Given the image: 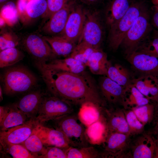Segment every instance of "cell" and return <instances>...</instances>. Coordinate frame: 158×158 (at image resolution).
<instances>
[{"label":"cell","mask_w":158,"mask_h":158,"mask_svg":"<svg viewBox=\"0 0 158 158\" xmlns=\"http://www.w3.org/2000/svg\"><path fill=\"white\" fill-rule=\"evenodd\" d=\"M51 95L72 105L88 102L105 107L107 103L102 97L93 77L85 71L75 73L49 69L35 62Z\"/></svg>","instance_id":"6da1fadb"},{"label":"cell","mask_w":158,"mask_h":158,"mask_svg":"<svg viewBox=\"0 0 158 158\" xmlns=\"http://www.w3.org/2000/svg\"><path fill=\"white\" fill-rule=\"evenodd\" d=\"M3 92L7 95L14 96L26 93L34 89L38 84L36 75L25 66H11L1 75Z\"/></svg>","instance_id":"7a4b0ae2"},{"label":"cell","mask_w":158,"mask_h":158,"mask_svg":"<svg viewBox=\"0 0 158 158\" xmlns=\"http://www.w3.org/2000/svg\"><path fill=\"white\" fill-rule=\"evenodd\" d=\"M150 19L147 5L135 20L121 44L126 56L136 51L150 35L152 29Z\"/></svg>","instance_id":"3957f363"},{"label":"cell","mask_w":158,"mask_h":158,"mask_svg":"<svg viewBox=\"0 0 158 158\" xmlns=\"http://www.w3.org/2000/svg\"><path fill=\"white\" fill-rule=\"evenodd\" d=\"M147 6L145 1L133 0L126 13L109 27L108 42L110 48L116 51L134 21Z\"/></svg>","instance_id":"277c9868"},{"label":"cell","mask_w":158,"mask_h":158,"mask_svg":"<svg viewBox=\"0 0 158 158\" xmlns=\"http://www.w3.org/2000/svg\"><path fill=\"white\" fill-rule=\"evenodd\" d=\"M55 128L62 132L68 139L70 146L81 147L88 146L85 136L86 126L78 115L67 114L53 120Z\"/></svg>","instance_id":"5b68a950"},{"label":"cell","mask_w":158,"mask_h":158,"mask_svg":"<svg viewBox=\"0 0 158 158\" xmlns=\"http://www.w3.org/2000/svg\"><path fill=\"white\" fill-rule=\"evenodd\" d=\"M72 105L68 102L54 96L45 95L37 115L34 120L36 125L53 120L63 115L73 113Z\"/></svg>","instance_id":"8992f818"},{"label":"cell","mask_w":158,"mask_h":158,"mask_svg":"<svg viewBox=\"0 0 158 158\" xmlns=\"http://www.w3.org/2000/svg\"><path fill=\"white\" fill-rule=\"evenodd\" d=\"M20 44L23 49L34 59L35 62H47L57 57L43 36L37 33L27 34L20 40Z\"/></svg>","instance_id":"52a82bcc"},{"label":"cell","mask_w":158,"mask_h":158,"mask_svg":"<svg viewBox=\"0 0 158 158\" xmlns=\"http://www.w3.org/2000/svg\"><path fill=\"white\" fill-rule=\"evenodd\" d=\"M85 11L86 20L78 42L83 41L95 48H100L104 35L102 17L99 12L97 11Z\"/></svg>","instance_id":"ba28073f"},{"label":"cell","mask_w":158,"mask_h":158,"mask_svg":"<svg viewBox=\"0 0 158 158\" xmlns=\"http://www.w3.org/2000/svg\"><path fill=\"white\" fill-rule=\"evenodd\" d=\"M75 4V0H70L62 8L54 13L44 24L42 32L47 36L61 35Z\"/></svg>","instance_id":"9c48e42d"},{"label":"cell","mask_w":158,"mask_h":158,"mask_svg":"<svg viewBox=\"0 0 158 158\" xmlns=\"http://www.w3.org/2000/svg\"><path fill=\"white\" fill-rule=\"evenodd\" d=\"M71 12L61 35L75 44L82 35L86 20L85 11L81 6H75Z\"/></svg>","instance_id":"30bf717a"},{"label":"cell","mask_w":158,"mask_h":158,"mask_svg":"<svg viewBox=\"0 0 158 158\" xmlns=\"http://www.w3.org/2000/svg\"><path fill=\"white\" fill-rule=\"evenodd\" d=\"M130 136L116 132H108L103 143L104 150L103 152L101 153V157H121L128 148L130 143Z\"/></svg>","instance_id":"8fae6325"},{"label":"cell","mask_w":158,"mask_h":158,"mask_svg":"<svg viewBox=\"0 0 158 158\" xmlns=\"http://www.w3.org/2000/svg\"><path fill=\"white\" fill-rule=\"evenodd\" d=\"M133 69L142 75L158 77V57L136 51L126 56Z\"/></svg>","instance_id":"7c38bea8"},{"label":"cell","mask_w":158,"mask_h":158,"mask_svg":"<svg viewBox=\"0 0 158 158\" xmlns=\"http://www.w3.org/2000/svg\"><path fill=\"white\" fill-rule=\"evenodd\" d=\"M45 95L41 90L34 89L25 93L14 104L30 120H34Z\"/></svg>","instance_id":"4fadbf2b"},{"label":"cell","mask_w":158,"mask_h":158,"mask_svg":"<svg viewBox=\"0 0 158 158\" xmlns=\"http://www.w3.org/2000/svg\"><path fill=\"white\" fill-rule=\"evenodd\" d=\"M98 86L100 94L107 103L122 105L125 88L106 75L100 79Z\"/></svg>","instance_id":"5bb4252c"},{"label":"cell","mask_w":158,"mask_h":158,"mask_svg":"<svg viewBox=\"0 0 158 158\" xmlns=\"http://www.w3.org/2000/svg\"><path fill=\"white\" fill-rule=\"evenodd\" d=\"M35 129L44 145L63 148L70 146L67 137L59 130L45 127L40 124L36 125Z\"/></svg>","instance_id":"9a60e30c"},{"label":"cell","mask_w":158,"mask_h":158,"mask_svg":"<svg viewBox=\"0 0 158 158\" xmlns=\"http://www.w3.org/2000/svg\"><path fill=\"white\" fill-rule=\"evenodd\" d=\"M36 125L34 120H30L25 124L1 131L0 141L9 143L22 144L31 135Z\"/></svg>","instance_id":"2e32d148"},{"label":"cell","mask_w":158,"mask_h":158,"mask_svg":"<svg viewBox=\"0 0 158 158\" xmlns=\"http://www.w3.org/2000/svg\"><path fill=\"white\" fill-rule=\"evenodd\" d=\"M104 115L108 132H116L131 136L124 109L105 108Z\"/></svg>","instance_id":"e0dca14e"},{"label":"cell","mask_w":158,"mask_h":158,"mask_svg":"<svg viewBox=\"0 0 158 158\" xmlns=\"http://www.w3.org/2000/svg\"><path fill=\"white\" fill-rule=\"evenodd\" d=\"M134 0H108L104 11V18L109 27L126 12Z\"/></svg>","instance_id":"ac0fdd59"},{"label":"cell","mask_w":158,"mask_h":158,"mask_svg":"<svg viewBox=\"0 0 158 158\" xmlns=\"http://www.w3.org/2000/svg\"><path fill=\"white\" fill-rule=\"evenodd\" d=\"M154 143L151 138L144 134L130 144V154L128 157L133 158H151L154 157Z\"/></svg>","instance_id":"d6986e66"},{"label":"cell","mask_w":158,"mask_h":158,"mask_svg":"<svg viewBox=\"0 0 158 158\" xmlns=\"http://www.w3.org/2000/svg\"><path fill=\"white\" fill-rule=\"evenodd\" d=\"M132 83L150 100L158 102V77L152 75H142L132 79Z\"/></svg>","instance_id":"ffe728a7"},{"label":"cell","mask_w":158,"mask_h":158,"mask_svg":"<svg viewBox=\"0 0 158 158\" xmlns=\"http://www.w3.org/2000/svg\"><path fill=\"white\" fill-rule=\"evenodd\" d=\"M39 63L49 69L75 73L85 71L86 67L83 63L70 56L64 59L56 58L48 62Z\"/></svg>","instance_id":"44dd1931"},{"label":"cell","mask_w":158,"mask_h":158,"mask_svg":"<svg viewBox=\"0 0 158 158\" xmlns=\"http://www.w3.org/2000/svg\"><path fill=\"white\" fill-rule=\"evenodd\" d=\"M105 109L93 103L86 102L80 106L78 115L87 127L104 117Z\"/></svg>","instance_id":"7402d4cb"},{"label":"cell","mask_w":158,"mask_h":158,"mask_svg":"<svg viewBox=\"0 0 158 158\" xmlns=\"http://www.w3.org/2000/svg\"><path fill=\"white\" fill-rule=\"evenodd\" d=\"M108 130L105 116L86 127L85 135L88 142L100 145L105 141Z\"/></svg>","instance_id":"603a6c76"},{"label":"cell","mask_w":158,"mask_h":158,"mask_svg":"<svg viewBox=\"0 0 158 158\" xmlns=\"http://www.w3.org/2000/svg\"><path fill=\"white\" fill-rule=\"evenodd\" d=\"M8 107L5 114L0 119L1 131L25 124L30 120L14 104Z\"/></svg>","instance_id":"cb8c5ba5"},{"label":"cell","mask_w":158,"mask_h":158,"mask_svg":"<svg viewBox=\"0 0 158 158\" xmlns=\"http://www.w3.org/2000/svg\"><path fill=\"white\" fill-rule=\"evenodd\" d=\"M110 63L107 54L99 48L96 49L92 53L86 66L94 74L106 75Z\"/></svg>","instance_id":"d4e9b609"},{"label":"cell","mask_w":158,"mask_h":158,"mask_svg":"<svg viewBox=\"0 0 158 158\" xmlns=\"http://www.w3.org/2000/svg\"><path fill=\"white\" fill-rule=\"evenodd\" d=\"M57 56L67 57L70 55L76 44L61 35L43 36Z\"/></svg>","instance_id":"484cf974"},{"label":"cell","mask_w":158,"mask_h":158,"mask_svg":"<svg viewBox=\"0 0 158 158\" xmlns=\"http://www.w3.org/2000/svg\"><path fill=\"white\" fill-rule=\"evenodd\" d=\"M150 102V100L144 96L133 84L125 88L122 105L125 109L142 106Z\"/></svg>","instance_id":"4316f807"},{"label":"cell","mask_w":158,"mask_h":158,"mask_svg":"<svg viewBox=\"0 0 158 158\" xmlns=\"http://www.w3.org/2000/svg\"><path fill=\"white\" fill-rule=\"evenodd\" d=\"M106 76L124 88L132 83L129 71L119 64L113 65L111 63Z\"/></svg>","instance_id":"83f0119b"},{"label":"cell","mask_w":158,"mask_h":158,"mask_svg":"<svg viewBox=\"0 0 158 158\" xmlns=\"http://www.w3.org/2000/svg\"><path fill=\"white\" fill-rule=\"evenodd\" d=\"M47 9L46 0H32L28 2L21 15L26 21L31 20L43 16Z\"/></svg>","instance_id":"f1b7e54d"},{"label":"cell","mask_w":158,"mask_h":158,"mask_svg":"<svg viewBox=\"0 0 158 158\" xmlns=\"http://www.w3.org/2000/svg\"><path fill=\"white\" fill-rule=\"evenodd\" d=\"M25 56L24 54L16 47L3 50L0 52V67L12 66L22 60Z\"/></svg>","instance_id":"f546056e"},{"label":"cell","mask_w":158,"mask_h":158,"mask_svg":"<svg viewBox=\"0 0 158 158\" xmlns=\"http://www.w3.org/2000/svg\"><path fill=\"white\" fill-rule=\"evenodd\" d=\"M22 144L37 158L44 154L46 152V148L44 147L35 127L30 136Z\"/></svg>","instance_id":"4dcf8cb0"},{"label":"cell","mask_w":158,"mask_h":158,"mask_svg":"<svg viewBox=\"0 0 158 158\" xmlns=\"http://www.w3.org/2000/svg\"><path fill=\"white\" fill-rule=\"evenodd\" d=\"M67 158H101V153L93 146L81 147L70 146L67 150Z\"/></svg>","instance_id":"1f68e13d"},{"label":"cell","mask_w":158,"mask_h":158,"mask_svg":"<svg viewBox=\"0 0 158 158\" xmlns=\"http://www.w3.org/2000/svg\"><path fill=\"white\" fill-rule=\"evenodd\" d=\"M96 49L86 42L81 41L76 45L69 56L86 66L91 55Z\"/></svg>","instance_id":"d6a6232c"},{"label":"cell","mask_w":158,"mask_h":158,"mask_svg":"<svg viewBox=\"0 0 158 158\" xmlns=\"http://www.w3.org/2000/svg\"><path fill=\"white\" fill-rule=\"evenodd\" d=\"M0 142L5 152L10 154L13 158H37L22 144L9 143L1 141Z\"/></svg>","instance_id":"836d02e7"},{"label":"cell","mask_w":158,"mask_h":158,"mask_svg":"<svg viewBox=\"0 0 158 158\" xmlns=\"http://www.w3.org/2000/svg\"><path fill=\"white\" fill-rule=\"evenodd\" d=\"M131 109L144 126L151 122L154 117V107L150 103L142 106L133 107L131 108Z\"/></svg>","instance_id":"e575fe53"},{"label":"cell","mask_w":158,"mask_h":158,"mask_svg":"<svg viewBox=\"0 0 158 158\" xmlns=\"http://www.w3.org/2000/svg\"><path fill=\"white\" fill-rule=\"evenodd\" d=\"M126 121L128 123L131 136L142 133L145 126L139 120L134 111L131 109H124Z\"/></svg>","instance_id":"d590c367"},{"label":"cell","mask_w":158,"mask_h":158,"mask_svg":"<svg viewBox=\"0 0 158 158\" xmlns=\"http://www.w3.org/2000/svg\"><path fill=\"white\" fill-rule=\"evenodd\" d=\"M20 39L13 32L3 30L0 33V51L16 47L20 44Z\"/></svg>","instance_id":"8d00e7d4"},{"label":"cell","mask_w":158,"mask_h":158,"mask_svg":"<svg viewBox=\"0 0 158 158\" xmlns=\"http://www.w3.org/2000/svg\"><path fill=\"white\" fill-rule=\"evenodd\" d=\"M152 37H150V35L136 51L158 57V31Z\"/></svg>","instance_id":"74e56055"},{"label":"cell","mask_w":158,"mask_h":158,"mask_svg":"<svg viewBox=\"0 0 158 158\" xmlns=\"http://www.w3.org/2000/svg\"><path fill=\"white\" fill-rule=\"evenodd\" d=\"M46 0L47 4V9L42 17L47 20L54 13L62 8L70 0Z\"/></svg>","instance_id":"f35d334b"},{"label":"cell","mask_w":158,"mask_h":158,"mask_svg":"<svg viewBox=\"0 0 158 158\" xmlns=\"http://www.w3.org/2000/svg\"><path fill=\"white\" fill-rule=\"evenodd\" d=\"M68 148H63L55 146H47L46 152L40 156L41 158H67L66 151Z\"/></svg>","instance_id":"ab89813d"},{"label":"cell","mask_w":158,"mask_h":158,"mask_svg":"<svg viewBox=\"0 0 158 158\" xmlns=\"http://www.w3.org/2000/svg\"><path fill=\"white\" fill-rule=\"evenodd\" d=\"M151 20L152 25L158 29V11L154 10Z\"/></svg>","instance_id":"60d3db41"},{"label":"cell","mask_w":158,"mask_h":158,"mask_svg":"<svg viewBox=\"0 0 158 158\" xmlns=\"http://www.w3.org/2000/svg\"><path fill=\"white\" fill-rule=\"evenodd\" d=\"M85 4L89 5H93L100 3L102 0H81Z\"/></svg>","instance_id":"b9f144b4"},{"label":"cell","mask_w":158,"mask_h":158,"mask_svg":"<svg viewBox=\"0 0 158 158\" xmlns=\"http://www.w3.org/2000/svg\"><path fill=\"white\" fill-rule=\"evenodd\" d=\"M154 10L158 11V0H152Z\"/></svg>","instance_id":"7bdbcfd3"},{"label":"cell","mask_w":158,"mask_h":158,"mask_svg":"<svg viewBox=\"0 0 158 158\" xmlns=\"http://www.w3.org/2000/svg\"><path fill=\"white\" fill-rule=\"evenodd\" d=\"M11 0H0V6L1 9Z\"/></svg>","instance_id":"ee69618b"},{"label":"cell","mask_w":158,"mask_h":158,"mask_svg":"<svg viewBox=\"0 0 158 158\" xmlns=\"http://www.w3.org/2000/svg\"><path fill=\"white\" fill-rule=\"evenodd\" d=\"M157 106L158 107V104H157ZM157 118V120L156 121V125L155 127V132L156 134L157 135L158 137V116Z\"/></svg>","instance_id":"f6af8a7d"},{"label":"cell","mask_w":158,"mask_h":158,"mask_svg":"<svg viewBox=\"0 0 158 158\" xmlns=\"http://www.w3.org/2000/svg\"><path fill=\"white\" fill-rule=\"evenodd\" d=\"M0 102L2 101L3 99L2 95V88L1 85L0 86Z\"/></svg>","instance_id":"bcb514c9"},{"label":"cell","mask_w":158,"mask_h":158,"mask_svg":"<svg viewBox=\"0 0 158 158\" xmlns=\"http://www.w3.org/2000/svg\"><path fill=\"white\" fill-rule=\"evenodd\" d=\"M157 104H158V103H157Z\"/></svg>","instance_id":"7dc6e473"}]
</instances>
